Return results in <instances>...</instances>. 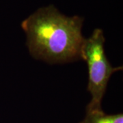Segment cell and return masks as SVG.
<instances>
[{"label": "cell", "instance_id": "1", "mask_svg": "<svg viewBox=\"0 0 123 123\" xmlns=\"http://www.w3.org/2000/svg\"><path fill=\"white\" fill-rule=\"evenodd\" d=\"M83 24V17L66 16L53 5H49L24 19L21 28L32 57L48 63L60 64L81 59L85 40Z\"/></svg>", "mask_w": 123, "mask_h": 123}, {"label": "cell", "instance_id": "3", "mask_svg": "<svg viewBox=\"0 0 123 123\" xmlns=\"http://www.w3.org/2000/svg\"><path fill=\"white\" fill-rule=\"evenodd\" d=\"M80 123H123V114H106L103 110L89 111Z\"/></svg>", "mask_w": 123, "mask_h": 123}, {"label": "cell", "instance_id": "2", "mask_svg": "<svg viewBox=\"0 0 123 123\" xmlns=\"http://www.w3.org/2000/svg\"><path fill=\"white\" fill-rule=\"evenodd\" d=\"M105 38L103 30L97 28L84 41L81 49V59L86 62L88 68V90L91 99L86 111L102 110L101 102L111 76L122 67H113L105 52Z\"/></svg>", "mask_w": 123, "mask_h": 123}]
</instances>
